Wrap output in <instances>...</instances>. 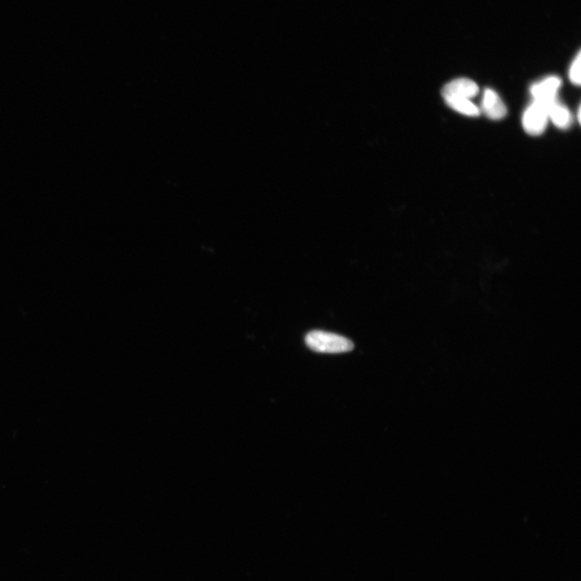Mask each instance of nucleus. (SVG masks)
Returning <instances> with one entry per match:
<instances>
[{"label":"nucleus","instance_id":"1","mask_svg":"<svg viewBox=\"0 0 581 581\" xmlns=\"http://www.w3.org/2000/svg\"><path fill=\"white\" fill-rule=\"evenodd\" d=\"M305 343L310 349L318 353H346L354 349L351 340L338 334L321 331L309 333L305 337Z\"/></svg>","mask_w":581,"mask_h":581},{"label":"nucleus","instance_id":"2","mask_svg":"<svg viewBox=\"0 0 581 581\" xmlns=\"http://www.w3.org/2000/svg\"><path fill=\"white\" fill-rule=\"evenodd\" d=\"M549 117L548 108L543 103L534 101L523 115L524 130L530 135L538 136L544 132Z\"/></svg>","mask_w":581,"mask_h":581},{"label":"nucleus","instance_id":"3","mask_svg":"<svg viewBox=\"0 0 581 581\" xmlns=\"http://www.w3.org/2000/svg\"><path fill=\"white\" fill-rule=\"evenodd\" d=\"M560 86V78L555 76H550L535 83V85L531 87V95L535 98L534 101L543 103V105L548 107L550 103L557 101L556 96H557Z\"/></svg>","mask_w":581,"mask_h":581},{"label":"nucleus","instance_id":"4","mask_svg":"<svg viewBox=\"0 0 581 581\" xmlns=\"http://www.w3.org/2000/svg\"><path fill=\"white\" fill-rule=\"evenodd\" d=\"M479 92V87L476 83L469 78H458L447 83L442 88V95L443 98H469L474 97Z\"/></svg>","mask_w":581,"mask_h":581},{"label":"nucleus","instance_id":"5","mask_svg":"<svg viewBox=\"0 0 581 581\" xmlns=\"http://www.w3.org/2000/svg\"><path fill=\"white\" fill-rule=\"evenodd\" d=\"M482 110L485 115L492 120H500L507 113L505 103L502 102L497 93L492 89H486L482 100Z\"/></svg>","mask_w":581,"mask_h":581},{"label":"nucleus","instance_id":"6","mask_svg":"<svg viewBox=\"0 0 581 581\" xmlns=\"http://www.w3.org/2000/svg\"><path fill=\"white\" fill-rule=\"evenodd\" d=\"M548 108V117L554 124L560 129H567L572 123V116L568 108L561 105L558 101L546 107Z\"/></svg>","mask_w":581,"mask_h":581},{"label":"nucleus","instance_id":"7","mask_svg":"<svg viewBox=\"0 0 581 581\" xmlns=\"http://www.w3.org/2000/svg\"><path fill=\"white\" fill-rule=\"evenodd\" d=\"M445 101L452 110L459 112L461 114L469 116L480 115L479 108L469 98H446Z\"/></svg>","mask_w":581,"mask_h":581},{"label":"nucleus","instance_id":"8","mask_svg":"<svg viewBox=\"0 0 581 581\" xmlns=\"http://www.w3.org/2000/svg\"><path fill=\"white\" fill-rule=\"evenodd\" d=\"M580 61L581 56L580 52H579L577 57L575 58L574 61L572 63V66L570 67L569 72L570 80L572 81L573 85L578 86L580 85Z\"/></svg>","mask_w":581,"mask_h":581}]
</instances>
